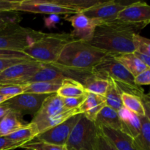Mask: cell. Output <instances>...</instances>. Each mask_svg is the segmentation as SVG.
I'll return each mask as SVG.
<instances>
[{
	"instance_id": "21",
	"label": "cell",
	"mask_w": 150,
	"mask_h": 150,
	"mask_svg": "<svg viewBox=\"0 0 150 150\" xmlns=\"http://www.w3.org/2000/svg\"><path fill=\"white\" fill-rule=\"evenodd\" d=\"M96 125H103L111 128L120 130V121L118 111L105 105L100 110L95 120Z\"/></svg>"
},
{
	"instance_id": "40",
	"label": "cell",
	"mask_w": 150,
	"mask_h": 150,
	"mask_svg": "<svg viewBox=\"0 0 150 150\" xmlns=\"http://www.w3.org/2000/svg\"><path fill=\"white\" fill-rule=\"evenodd\" d=\"M26 61H32V60H23V59H0V73L7 69V67H11L14 64L18 63L23 62Z\"/></svg>"
},
{
	"instance_id": "32",
	"label": "cell",
	"mask_w": 150,
	"mask_h": 150,
	"mask_svg": "<svg viewBox=\"0 0 150 150\" xmlns=\"http://www.w3.org/2000/svg\"><path fill=\"white\" fill-rule=\"evenodd\" d=\"M26 84L0 85V94L13 98L24 92Z\"/></svg>"
},
{
	"instance_id": "19",
	"label": "cell",
	"mask_w": 150,
	"mask_h": 150,
	"mask_svg": "<svg viewBox=\"0 0 150 150\" xmlns=\"http://www.w3.org/2000/svg\"><path fill=\"white\" fill-rule=\"evenodd\" d=\"M26 125L22 120V117L10 110L0 120V137L8 136Z\"/></svg>"
},
{
	"instance_id": "24",
	"label": "cell",
	"mask_w": 150,
	"mask_h": 150,
	"mask_svg": "<svg viewBox=\"0 0 150 150\" xmlns=\"http://www.w3.org/2000/svg\"><path fill=\"white\" fill-rule=\"evenodd\" d=\"M62 82L36 81L26 84L23 93H33L38 95L56 94L59 89Z\"/></svg>"
},
{
	"instance_id": "22",
	"label": "cell",
	"mask_w": 150,
	"mask_h": 150,
	"mask_svg": "<svg viewBox=\"0 0 150 150\" xmlns=\"http://www.w3.org/2000/svg\"><path fill=\"white\" fill-rule=\"evenodd\" d=\"M86 92L82 83L72 79H65L62 81L57 95L64 98H76L85 95Z\"/></svg>"
},
{
	"instance_id": "16",
	"label": "cell",
	"mask_w": 150,
	"mask_h": 150,
	"mask_svg": "<svg viewBox=\"0 0 150 150\" xmlns=\"http://www.w3.org/2000/svg\"><path fill=\"white\" fill-rule=\"evenodd\" d=\"M97 127L117 150H136L133 146V139L122 130L103 125H97Z\"/></svg>"
},
{
	"instance_id": "9",
	"label": "cell",
	"mask_w": 150,
	"mask_h": 150,
	"mask_svg": "<svg viewBox=\"0 0 150 150\" xmlns=\"http://www.w3.org/2000/svg\"><path fill=\"white\" fill-rule=\"evenodd\" d=\"M16 12L39 14L73 15L79 13L63 4L61 0H21Z\"/></svg>"
},
{
	"instance_id": "20",
	"label": "cell",
	"mask_w": 150,
	"mask_h": 150,
	"mask_svg": "<svg viewBox=\"0 0 150 150\" xmlns=\"http://www.w3.org/2000/svg\"><path fill=\"white\" fill-rule=\"evenodd\" d=\"M114 57L128 70L129 73L133 77H136L142 72L150 69V67H147L146 64L140 61L133 53L120 54L114 56Z\"/></svg>"
},
{
	"instance_id": "35",
	"label": "cell",
	"mask_w": 150,
	"mask_h": 150,
	"mask_svg": "<svg viewBox=\"0 0 150 150\" xmlns=\"http://www.w3.org/2000/svg\"><path fill=\"white\" fill-rule=\"evenodd\" d=\"M20 3L18 0H0V13L16 12Z\"/></svg>"
},
{
	"instance_id": "37",
	"label": "cell",
	"mask_w": 150,
	"mask_h": 150,
	"mask_svg": "<svg viewBox=\"0 0 150 150\" xmlns=\"http://www.w3.org/2000/svg\"><path fill=\"white\" fill-rule=\"evenodd\" d=\"M22 144L16 143L5 136L0 137V150H13L22 146Z\"/></svg>"
},
{
	"instance_id": "30",
	"label": "cell",
	"mask_w": 150,
	"mask_h": 150,
	"mask_svg": "<svg viewBox=\"0 0 150 150\" xmlns=\"http://www.w3.org/2000/svg\"><path fill=\"white\" fill-rule=\"evenodd\" d=\"M21 20L22 16L18 12L0 13V31L5 29L9 25L18 24Z\"/></svg>"
},
{
	"instance_id": "41",
	"label": "cell",
	"mask_w": 150,
	"mask_h": 150,
	"mask_svg": "<svg viewBox=\"0 0 150 150\" xmlns=\"http://www.w3.org/2000/svg\"><path fill=\"white\" fill-rule=\"evenodd\" d=\"M133 54H134V55L136 56V57H137L139 60H140V61H142L144 64H146L147 67H150V57L149 56L145 55V54H141V53H139V52H136V51H134V52H133Z\"/></svg>"
},
{
	"instance_id": "17",
	"label": "cell",
	"mask_w": 150,
	"mask_h": 150,
	"mask_svg": "<svg viewBox=\"0 0 150 150\" xmlns=\"http://www.w3.org/2000/svg\"><path fill=\"white\" fill-rule=\"evenodd\" d=\"M105 105V97L86 92L84 100L78 108L80 114L91 121L95 122L96 116Z\"/></svg>"
},
{
	"instance_id": "27",
	"label": "cell",
	"mask_w": 150,
	"mask_h": 150,
	"mask_svg": "<svg viewBox=\"0 0 150 150\" xmlns=\"http://www.w3.org/2000/svg\"><path fill=\"white\" fill-rule=\"evenodd\" d=\"M82 85L85 92L96 94L105 97V92L108 86V81L97 76L90 75L83 80Z\"/></svg>"
},
{
	"instance_id": "12",
	"label": "cell",
	"mask_w": 150,
	"mask_h": 150,
	"mask_svg": "<svg viewBox=\"0 0 150 150\" xmlns=\"http://www.w3.org/2000/svg\"><path fill=\"white\" fill-rule=\"evenodd\" d=\"M126 5L127 4H123L121 1L114 0L106 1H98L93 6L82 11V13L89 18L96 21L99 24L102 22L115 20L119 13L123 10Z\"/></svg>"
},
{
	"instance_id": "42",
	"label": "cell",
	"mask_w": 150,
	"mask_h": 150,
	"mask_svg": "<svg viewBox=\"0 0 150 150\" xmlns=\"http://www.w3.org/2000/svg\"><path fill=\"white\" fill-rule=\"evenodd\" d=\"M10 111V108L7 106H6L4 104H1V105H0V120H1Z\"/></svg>"
},
{
	"instance_id": "15",
	"label": "cell",
	"mask_w": 150,
	"mask_h": 150,
	"mask_svg": "<svg viewBox=\"0 0 150 150\" xmlns=\"http://www.w3.org/2000/svg\"><path fill=\"white\" fill-rule=\"evenodd\" d=\"M70 79L67 67L53 64H44L43 66L31 78L29 83L36 81L62 82L64 79Z\"/></svg>"
},
{
	"instance_id": "29",
	"label": "cell",
	"mask_w": 150,
	"mask_h": 150,
	"mask_svg": "<svg viewBox=\"0 0 150 150\" xmlns=\"http://www.w3.org/2000/svg\"><path fill=\"white\" fill-rule=\"evenodd\" d=\"M20 148L26 150H67L65 146H58L40 141L28 142Z\"/></svg>"
},
{
	"instance_id": "26",
	"label": "cell",
	"mask_w": 150,
	"mask_h": 150,
	"mask_svg": "<svg viewBox=\"0 0 150 150\" xmlns=\"http://www.w3.org/2000/svg\"><path fill=\"white\" fill-rule=\"evenodd\" d=\"M107 80L108 81V86L105 95V105L118 111L123 107L121 99L122 92L114 80L111 79Z\"/></svg>"
},
{
	"instance_id": "14",
	"label": "cell",
	"mask_w": 150,
	"mask_h": 150,
	"mask_svg": "<svg viewBox=\"0 0 150 150\" xmlns=\"http://www.w3.org/2000/svg\"><path fill=\"white\" fill-rule=\"evenodd\" d=\"M117 19L146 26L150 22V6L144 1L127 4L119 13Z\"/></svg>"
},
{
	"instance_id": "33",
	"label": "cell",
	"mask_w": 150,
	"mask_h": 150,
	"mask_svg": "<svg viewBox=\"0 0 150 150\" xmlns=\"http://www.w3.org/2000/svg\"><path fill=\"white\" fill-rule=\"evenodd\" d=\"M0 59L33 60L29 58L23 51H10V50L1 49V48H0Z\"/></svg>"
},
{
	"instance_id": "2",
	"label": "cell",
	"mask_w": 150,
	"mask_h": 150,
	"mask_svg": "<svg viewBox=\"0 0 150 150\" xmlns=\"http://www.w3.org/2000/svg\"><path fill=\"white\" fill-rule=\"evenodd\" d=\"M106 55L88 42L73 40L64 47L55 64L75 70H91Z\"/></svg>"
},
{
	"instance_id": "8",
	"label": "cell",
	"mask_w": 150,
	"mask_h": 150,
	"mask_svg": "<svg viewBox=\"0 0 150 150\" xmlns=\"http://www.w3.org/2000/svg\"><path fill=\"white\" fill-rule=\"evenodd\" d=\"M43 64L32 60L7 67L0 73V85L26 84Z\"/></svg>"
},
{
	"instance_id": "5",
	"label": "cell",
	"mask_w": 150,
	"mask_h": 150,
	"mask_svg": "<svg viewBox=\"0 0 150 150\" xmlns=\"http://www.w3.org/2000/svg\"><path fill=\"white\" fill-rule=\"evenodd\" d=\"M42 34L43 32L18 24L9 25L0 31V48L23 51L39 39Z\"/></svg>"
},
{
	"instance_id": "18",
	"label": "cell",
	"mask_w": 150,
	"mask_h": 150,
	"mask_svg": "<svg viewBox=\"0 0 150 150\" xmlns=\"http://www.w3.org/2000/svg\"><path fill=\"white\" fill-rule=\"evenodd\" d=\"M120 121V130L134 139L139 135L141 129V120L138 115L122 107L118 111Z\"/></svg>"
},
{
	"instance_id": "28",
	"label": "cell",
	"mask_w": 150,
	"mask_h": 150,
	"mask_svg": "<svg viewBox=\"0 0 150 150\" xmlns=\"http://www.w3.org/2000/svg\"><path fill=\"white\" fill-rule=\"evenodd\" d=\"M121 99L123 107L128 109L131 112L134 113L139 117L146 116L144 108L140 98L136 95L122 92Z\"/></svg>"
},
{
	"instance_id": "13",
	"label": "cell",
	"mask_w": 150,
	"mask_h": 150,
	"mask_svg": "<svg viewBox=\"0 0 150 150\" xmlns=\"http://www.w3.org/2000/svg\"><path fill=\"white\" fill-rule=\"evenodd\" d=\"M64 19L70 22L73 26V30L70 32V35L73 39L86 42L91 40L98 25L96 21L89 18L82 12L73 15H66Z\"/></svg>"
},
{
	"instance_id": "10",
	"label": "cell",
	"mask_w": 150,
	"mask_h": 150,
	"mask_svg": "<svg viewBox=\"0 0 150 150\" xmlns=\"http://www.w3.org/2000/svg\"><path fill=\"white\" fill-rule=\"evenodd\" d=\"M48 95H50L22 93L10 98L3 104L8 107L10 110L19 114L21 117L25 114L35 115Z\"/></svg>"
},
{
	"instance_id": "25",
	"label": "cell",
	"mask_w": 150,
	"mask_h": 150,
	"mask_svg": "<svg viewBox=\"0 0 150 150\" xmlns=\"http://www.w3.org/2000/svg\"><path fill=\"white\" fill-rule=\"evenodd\" d=\"M38 134L39 133L36 126L33 123L30 122L5 137L16 143H20L23 145L24 144L32 142Z\"/></svg>"
},
{
	"instance_id": "7",
	"label": "cell",
	"mask_w": 150,
	"mask_h": 150,
	"mask_svg": "<svg viewBox=\"0 0 150 150\" xmlns=\"http://www.w3.org/2000/svg\"><path fill=\"white\" fill-rule=\"evenodd\" d=\"M91 73L105 80L111 79L117 83L131 86L136 85L134 77L114 56L109 54H107L97 65L91 69Z\"/></svg>"
},
{
	"instance_id": "31",
	"label": "cell",
	"mask_w": 150,
	"mask_h": 150,
	"mask_svg": "<svg viewBox=\"0 0 150 150\" xmlns=\"http://www.w3.org/2000/svg\"><path fill=\"white\" fill-rule=\"evenodd\" d=\"M135 51L145 54L150 57V40L146 38L142 37L139 34L133 36Z\"/></svg>"
},
{
	"instance_id": "43",
	"label": "cell",
	"mask_w": 150,
	"mask_h": 150,
	"mask_svg": "<svg viewBox=\"0 0 150 150\" xmlns=\"http://www.w3.org/2000/svg\"><path fill=\"white\" fill-rule=\"evenodd\" d=\"M10 98H12L11 97H9V96H6V95H3L0 94V105L4 103H5L6 101H7L8 100H10Z\"/></svg>"
},
{
	"instance_id": "11",
	"label": "cell",
	"mask_w": 150,
	"mask_h": 150,
	"mask_svg": "<svg viewBox=\"0 0 150 150\" xmlns=\"http://www.w3.org/2000/svg\"><path fill=\"white\" fill-rule=\"evenodd\" d=\"M81 116V114L72 116L61 124L38 134L35 139L58 146H65L73 127L80 120Z\"/></svg>"
},
{
	"instance_id": "6",
	"label": "cell",
	"mask_w": 150,
	"mask_h": 150,
	"mask_svg": "<svg viewBox=\"0 0 150 150\" xmlns=\"http://www.w3.org/2000/svg\"><path fill=\"white\" fill-rule=\"evenodd\" d=\"M98 129L95 122L81 114L67 141V150H95Z\"/></svg>"
},
{
	"instance_id": "3",
	"label": "cell",
	"mask_w": 150,
	"mask_h": 150,
	"mask_svg": "<svg viewBox=\"0 0 150 150\" xmlns=\"http://www.w3.org/2000/svg\"><path fill=\"white\" fill-rule=\"evenodd\" d=\"M73 40L70 33H43L23 52L40 63L53 64L58 59L64 47Z\"/></svg>"
},
{
	"instance_id": "1",
	"label": "cell",
	"mask_w": 150,
	"mask_h": 150,
	"mask_svg": "<svg viewBox=\"0 0 150 150\" xmlns=\"http://www.w3.org/2000/svg\"><path fill=\"white\" fill-rule=\"evenodd\" d=\"M146 26L116 18L97 26L89 43L111 56L133 53V36Z\"/></svg>"
},
{
	"instance_id": "4",
	"label": "cell",
	"mask_w": 150,
	"mask_h": 150,
	"mask_svg": "<svg viewBox=\"0 0 150 150\" xmlns=\"http://www.w3.org/2000/svg\"><path fill=\"white\" fill-rule=\"evenodd\" d=\"M79 114V108L67 109L64 106L62 98L57 94H52L45 98L31 122L36 126L40 134Z\"/></svg>"
},
{
	"instance_id": "36",
	"label": "cell",
	"mask_w": 150,
	"mask_h": 150,
	"mask_svg": "<svg viewBox=\"0 0 150 150\" xmlns=\"http://www.w3.org/2000/svg\"><path fill=\"white\" fill-rule=\"evenodd\" d=\"M85 95L81 97L76 98H62V102L64 106L67 109H76L81 105V104L84 100Z\"/></svg>"
},
{
	"instance_id": "23",
	"label": "cell",
	"mask_w": 150,
	"mask_h": 150,
	"mask_svg": "<svg viewBox=\"0 0 150 150\" xmlns=\"http://www.w3.org/2000/svg\"><path fill=\"white\" fill-rule=\"evenodd\" d=\"M141 129L139 135L133 139L136 150H150V120L146 116L139 117Z\"/></svg>"
},
{
	"instance_id": "38",
	"label": "cell",
	"mask_w": 150,
	"mask_h": 150,
	"mask_svg": "<svg viewBox=\"0 0 150 150\" xmlns=\"http://www.w3.org/2000/svg\"><path fill=\"white\" fill-rule=\"evenodd\" d=\"M134 83L139 86H144V85H149L150 69L146 70L134 77Z\"/></svg>"
},
{
	"instance_id": "34",
	"label": "cell",
	"mask_w": 150,
	"mask_h": 150,
	"mask_svg": "<svg viewBox=\"0 0 150 150\" xmlns=\"http://www.w3.org/2000/svg\"><path fill=\"white\" fill-rule=\"evenodd\" d=\"M95 150H117L100 133L99 129H98V135H97L96 141H95Z\"/></svg>"
},
{
	"instance_id": "39",
	"label": "cell",
	"mask_w": 150,
	"mask_h": 150,
	"mask_svg": "<svg viewBox=\"0 0 150 150\" xmlns=\"http://www.w3.org/2000/svg\"><path fill=\"white\" fill-rule=\"evenodd\" d=\"M61 21V18L59 15L51 14L48 15L46 18H44V23L45 26L48 29H53L56 28L57 23H59Z\"/></svg>"
}]
</instances>
